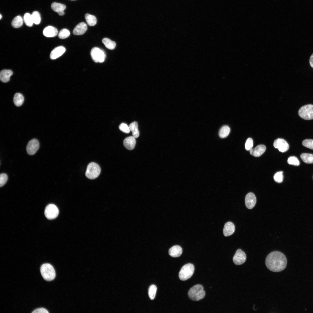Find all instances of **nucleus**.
<instances>
[{"instance_id": "obj_1", "label": "nucleus", "mask_w": 313, "mask_h": 313, "mask_svg": "<svg viewBox=\"0 0 313 313\" xmlns=\"http://www.w3.org/2000/svg\"><path fill=\"white\" fill-rule=\"evenodd\" d=\"M265 263L270 271L275 272H281L286 267L287 259L285 255L279 251L270 253L266 258Z\"/></svg>"}, {"instance_id": "obj_2", "label": "nucleus", "mask_w": 313, "mask_h": 313, "mask_svg": "<svg viewBox=\"0 0 313 313\" xmlns=\"http://www.w3.org/2000/svg\"><path fill=\"white\" fill-rule=\"evenodd\" d=\"M189 298L193 301H199L203 299L205 292L203 286L200 284L195 285L192 287L188 292Z\"/></svg>"}, {"instance_id": "obj_3", "label": "nucleus", "mask_w": 313, "mask_h": 313, "mask_svg": "<svg viewBox=\"0 0 313 313\" xmlns=\"http://www.w3.org/2000/svg\"><path fill=\"white\" fill-rule=\"evenodd\" d=\"M40 271L42 277L46 281H52L56 276L54 269L49 263H45L42 265L40 268Z\"/></svg>"}, {"instance_id": "obj_4", "label": "nucleus", "mask_w": 313, "mask_h": 313, "mask_svg": "<svg viewBox=\"0 0 313 313\" xmlns=\"http://www.w3.org/2000/svg\"><path fill=\"white\" fill-rule=\"evenodd\" d=\"M194 270V265L189 263L183 265L181 269L179 274V279L185 281L190 278L193 274Z\"/></svg>"}, {"instance_id": "obj_5", "label": "nucleus", "mask_w": 313, "mask_h": 313, "mask_svg": "<svg viewBox=\"0 0 313 313\" xmlns=\"http://www.w3.org/2000/svg\"><path fill=\"white\" fill-rule=\"evenodd\" d=\"M101 168L97 163L91 162L88 165L85 172V176L88 178L92 179L96 178L99 175Z\"/></svg>"}, {"instance_id": "obj_6", "label": "nucleus", "mask_w": 313, "mask_h": 313, "mask_svg": "<svg viewBox=\"0 0 313 313\" xmlns=\"http://www.w3.org/2000/svg\"><path fill=\"white\" fill-rule=\"evenodd\" d=\"M299 116L306 120L313 119V105L308 104L302 107L298 112Z\"/></svg>"}, {"instance_id": "obj_7", "label": "nucleus", "mask_w": 313, "mask_h": 313, "mask_svg": "<svg viewBox=\"0 0 313 313\" xmlns=\"http://www.w3.org/2000/svg\"><path fill=\"white\" fill-rule=\"evenodd\" d=\"M45 215L48 219H53L56 218L59 214V210L55 205L50 204L46 207L44 212Z\"/></svg>"}, {"instance_id": "obj_8", "label": "nucleus", "mask_w": 313, "mask_h": 313, "mask_svg": "<svg viewBox=\"0 0 313 313\" xmlns=\"http://www.w3.org/2000/svg\"><path fill=\"white\" fill-rule=\"evenodd\" d=\"M91 55L93 60L97 63L103 62L105 57L104 52L97 47H94L92 49Z\"/></svg>"}, {"instance_id": "obj_9", "label": "nucleus", "mask_w": 313, "mask_h": 313, "mask_svg": "<svg viewBox=\"0 0 313 313\" xmlns=\"http://www.w3.org/2000/svg\"><path fill=\"white\" fill-rule=\"evenodd\" d=\"M39 147V143L38 141L34 139L30 140L26 146V151L28 154L33 155L36 152Z\"/></svg>"}, {"instance_id": "obj_10", "label": "nucleus", "mask_w": 313, "mask_h": 313, "mask_svg": "<svg viewBox=\"0 0 313 313\" xmlns=\"http://www.w3.org/2000/svg\"><path fill=\"white\" fill-rule=\"evenodd\" d=\"M273 145L275 148L278 149L282 152H287L289 149V145L287 142L283 139L278 138L275 140Z\"/></svg>"}, {"instance_id": "obj_11", "label": "nucleus", "mask_w": 313, "mask_h": 313, "mask_svg": "<svg viewBox=\"0 0 313 313\" xmlns=\"http://www.w3.org/2000/svg\"><path fill=\"white\" fill-rule=\"evenodd\" d=\"M246 256L245 253L241 249L237 250L233 256V261L236 265H239L243 263L245 261Z\"/></svg>"}, {"instance_id": "obj_12", "label": "nucleus", "mask_w": 313, "mask_h": 313, "mask_svg": "<svg viewBox=\"0 0 313 313\" xmlns=\"http://www.w3.org/2000/svg\"><path fill=\"white\" fill-rule=\"evenodd\" d=\"M256 203V197L253 193L249 192L246 195L245 198V203L248 208H252L255 205Z\"/></svg>"}, {"instance_id": "obj_13", "label": "nucleus", "mask_w": 313, "mask_h": 313, "mask_svg": "<svg viewBox=\"0 0 313 313\" xmlns=\"http://www.w3.org/2000/svg\"><path fill=\"white\" fill-rule=\"evenodd\" d=\"M266 148L263 145H259L254 148H252L250 150V154L254 156L257 157L261 155L265 151Z\"/></svg>"}, {"instance_id": "obj_14", "label": "nucleus", "mask_w": 313, "mask_h": 313, "mask_svg": "<svg viewBox=\"0 0 313 313\" xmlns=\"http://www.w3.org/2000/svg\"><path fill=\"white\" fill-rule=\"evenodd\" d=\"M65 49L63 46H59L54 48L50 53V58L55 59L61 56L65 52Z\"/></svg>"}, {"instance_id": "obj_15", "label": "nucleus", "mask_w": 313, "mask_h": 313, "mask_svg": "<svg viewBox=\"0 0 313 313\" xmlns=\"http://www.w3.org/2000/svg\"><path fill=\"white\" fill-rule=\"evenodd\" d=\"M87 29L86 24L84 22H82L78 23L74 28L73 34L75 35H81L84 34Z\"/></svg>"}, {"instance_id": "obj_16", "label": "nucleus", "mask_w": 313, "mask_h": 313, "mask_svg": "<svg viewBox=\"0 0 313 313\" xmlns=\"http://www.w3.org/2000/svg\"><path fill=\"white\" fill-rule=\"evenodd\" d=\"M136 141L133 136H130L125 138L123 140V144L124 147L129 150H133L134 148Z\"/></svg>"}, {"instance_id": "obj_17", "label": "nucleus", "mask_w": 313, "mask_h": 313, "mask_svg": "<svg viewBox=\"0 0 313 313\" xmlns=\"http://www.w3.org/2000/svg\"><path fill=\"white\" fill-rule=\"evenodd\" d=\"M58 33L57 29L52 26H48L46 27L43 31V34L47 37H54L56 36Z\"/></svg>"}, {"instance_id": "obj_18", "label": "nucleus", "mask_w": 313, "mask_h": 313, "mask_svg": "<svg viewBox=\"0 0 313 313\" xmlns=\"http://www.w3.org/2000/svg\"><path fill=\"white\" fill-rule=\"evenodd\" d=\"M235 231V226L234 224L231 222L226 223L223 229V233L224 236H228L231 235Z\"/></svg>"}, {"instance_id": "obj_19", "label": "nucleus", "mask_w": 313, "mask_h": 313, "mask_svg": "<svg viewBox=\"0 0 313 313\" xmlns=\"http://www.w3.org/2000/svg\"><path fill=\"white\" fill-rule=\"evenodd\" d=\"M182 252L181 248L179 245H176L172 247L169 250V254L173 257H177L181 255Z\"/></svg>"}, {"instance_id": "obj_20", "label": "nucleus", "mask_w": 313, "mask_h": 313, "mask_svg": "<svg viewBox=\"0 0 313 313\" xmlns=\"http://www.w3.org/2000/svg\"><path fill=\"white\" fill-rule=\"evenodd\" d=\"M12 71L9 70H4L1 71L0 74V79L1 81L3 83L8 82L10 77L12 75Z\"/></svg>"}, {"instance_id": "obj_21", "label": "nucleus", "mask_w": 313, "mask_h": 313, "mask_svg": "<svg viewBox=\"0 0 313 313\" xmlns=\"http://www.w3.org/2000/svg\"><path fill=\"white\" fill-rule=\"evenodd\" d=\"M24 98L23 95L19 93H16L14 97L13 101L16 106H20L23 104Z\"/></svg>"}, {"instance_id": "obj_22", "label": "nucleus", "mask_w": 313, "mask_h": 313, "mask_svg": "<svg viewBox=\"0 0 313 313\" xmlns=\"http://www.w3.org/2000/svg\"><path fill=\"white\" fill-rule=\"evenodd\" d=\"M129 127L130 131L132 132L133 136L135 138L138 137L139 136V132L137 123L136 121L130 124Z\"/></svg>"}, {"instance_id": "obj_23", "label": "nucleus", "mask_w": 313, "mask_h": 313, "mask_svg": "<svg viewBox=\"0 0 313 313\" xmlns=\"http://www.w3.org/2000/svg\"><path fill=\"white\" fill-rule=\"evenodd\" d=\"M51 7L54 11L58 13L64 11L65 9L66 6L65 5L61 3L53 2L51 4Z\"/></svg>"}, {"instance_id": "obj_24", "label": "nucleus", "mask_w": 313, "mask_h": 313, "mask_svg": "<svg viewBox=\"0 0 313 313\" xmlns=\"http://www.w3.org/2000/svg\"><path fill=\"white\" fill-rule=\"evenodd\" d=\"M23 20L20 16H17L15 17L12 21L11 24L14 28H18L22 26Z\"/></svg>"}, {"instance_id": "obj_25", "label": "nucleus", "mask_w": 313, "mask_h": 313, "mask_svg": "<svg viewBox=\"0 0 313 313\" xmlns=\"http://www.w3.org/2000/svg\"><path fill=\"white\" fill-rule=\"evenodd\" d=\"M300 157L305 163L307 164L313 163V154H310L303 153L300 155Z\"/></svg>"}, {"instance_id": "obj_26", "label": "nucleus", "mask_w": 313, "mask_h": 313, "mask_svg": "<svg viewBox=\"0 0 313 313\" xmlns=\"http://www.w3.org/2000/svg\"><path fill=\"white\" fill-rule=\"evenodd\" d=\"M85 18L87 23L90 26H94L97 23V18L94 15L86 14L85 15Z\"/></svg>"}, {"instance_id": "obj_27", "label": "nucleus", "mask_w": 313, "mask_h": 313, "mask_svg": "<svg viewBox=\"0 0 313 313\" xmlns=\"http://www.w3.org/2000/svg\"><path fill=\"white\" fill-rule=\"evenodd\" d=\"M103 43L105 47L110 50H113L115 48L116 43L109 39L105 38L102 40Z\"/></svg>"}, {"instance_id": "obj_28", "label": "nucleus", "mask_w": 313, "mask_h": 313, "mask_svg": "<svg viewBox=\"0 0 313 313\" xmlns=\"http://www.w3.org/2000/svg\"><path fill=\"white\" fill-rule=\"evenodd\" d=\"M230 128L227 125H224L222 127L219 132V135L221 138H224L227 137L230 132Z\"/></svg>"}, {"instance_id": "obj_29", "label": "nucleus", "mask_w": 313, "mask_h": 313, "mask_svg": "<svg viewBox=\"0 0 313 313\" xmlns=\"http://www.w3.org/2000/svg\"><path fill=\"white\" fill-rule=\"evenodd\" d=\"M23 20L25 24L28 26L31 27L33 25V22L31 14L28 13L24 14Z\"/></svg>"}, {"instance_id": "obj_30", "label": "nucleus", "mask_w": 313, "mask_h": 313, "mask_svg": "<svg viewBox=\"0 0 313 313\" xmlns=\"http://www.w3.org/2000/svg\"><path fill=\"white\" fill-rule=\"evenodd\" d=\"M31 16L33 23L38 25L40 23L41 21V16L40 13L38 11H34L31 14Z\"/></svg>"}, {"instance_id": "obj_31", "label": "nucleus", "mask_w": 313, "mask_h": 313, "mask_svg": "<svg viewBox=\"0 0 313 313\" xmlns=\"http://www.w3.org/2000/svg\"><path fill=\"white\" fill-rule=\"evenodd\" d=\"M157 287L156 286L154 285H151L148 289V295L150 298L151 300H153L155 298Z\"/></svg>"}, {"instance_id": "obj_32", "label": "nucleus", "mask_w": 313, "mask_h": 313, "mask_svg": "<svg viewBox=\"0 0 313 313\" xmlns=\"http://www.w3.org/2000/svg\"><path fill=\"white\" fill-rule=\"evenodd\" d=\"M70 32L66 29L61 30L58 34V37L61 39H65L68 37L70 35Z\"/></svg>"}, {"instance_id": "obj_33", "label": "nucleus", "mask_w": 313, "mask_h": 313, "mask_svg": "<svg viewBox=\"0 0 313 313\" xmlns=\"http://www.w3.org/2000/svg\"><path fill=\"white\" fill-rule=\"evenodd\" d=\"M283 172L282 171L276 173L274 176V179L275 181L278 183H281L283 180Z\"/></svg>"}, {"instance_id": "obj_34", "label": "nucleus", "mask_w": 313, "mask_h": 313, "mask_svg": "<svg viewBox=\"0 0 313 313\" xmlns=\"http://www.w3.org/2000/svg\"><path fill=\"white\" fill-rule=\"evenodd\" d=\"M287 163L290 164L295 166H299L300 164L299 161L297 157L295 156H291L288 158L287 160Z\"/></svg>"}, {"instance_id": "obj_35", "label": "nucleus", "mask_w": 313, "mask_h": 313, "mask_svg": "<svg viewBox=\"0 0 313 313\" xmlns=\"http://www.w3.org/2000/svg\"><path fill=\"white\" fill-rule=\"evenodd\" d=\"M303 145L308 148L313 150V140L306 139L303 141Z\"/></svg>"}, {"instance_id": "obj_36", "label": "nucleus", "mask_w": 313, "mask_h": 313, "mask_svg": "<svg viewBox=\"0 0 313 313\" xmlns=\"http://www.w3.org/2000/svg\"><path fill=\"white\" fill-rule=\"evenodd\" d=\"M253 145V142L252 139L250 138H248L245 143V147L246 150L250 151L252 148Z\"/></svg>"}, {"instance_id": "obj_37", "label": "nucleus", "mask_w": 313, "mask_h": 313, "mask_svg": "<svg viewBox=\"0 0 313 313\" xmlns=\"http://www.w3.org/2000/svg\"><path fill=\"white\" fill-rule=\"evenodd\" d=\"M8 179L7 175L5 173H2L0 175V186H3L7 182Z\"/></svg>"}, {"instance_id": "obj_38", "label": "nucleus", "mask_w": 313, "mask_h": 313, "mask_svg": "<svg viewBox=\"0 0 313 313\" xmlns=\"http://www.w3.org/2000/svg\"><path fill=\"white\" fill-rule=\"evenodd\" d=\"M119 128L121 131L126 133H129L130 131L129 126L125 123H121L119 125Z\"/></svg>"}, {"instance_id": "obj_39", "label": "nucleus", "mask_w": 313, "mask_h": 313, "mask_svg": "<svg viewBox=\"0 0 313 313\" xmlns=\"http://www.w3.org/2000/svg\"><path fill=\"white\" fill-rule=\"evenodd\" d=\"M32 313H48L49 312L46 309L44 308H40L34 310Z\"/></svg>"}, {"instance_id": "obj_40", "label": "nucleus", "mask_w": 313, "mask_h": 313, "mask_svg": "<svg viewBox=\"0 0 313 313\" xmlns=\"http://www.w3.org/2000/svg\"><path fill=\"white\" fill-rule=\"evenodd\" d=\"M309 63L310 66L313 68V53L312 54L310 57Z\"/></svg>"}, {"instance_id": "obj_41", "label": "nucleus", "mask_w": 313, "mask_h": 313, "mask_svg": "<svg viewBox=\"0 0 313 313\" xmlns=\"http://www.w3.org/2000/svg\"><path fill=\"white\" fill-rule=\"evenodd\" d=\"M64 11L58 13L59 15L60 16H63L64 14Z\"/></svg>"}, {"instance_id": "obj_42", "label": "nucleus", "mask_w": 313, "mask_h": 313, "mask_svg": "<svg viewBox=\"0 0 313 313\" xmlns=\"http://www.w3.org/2000/svg\"><path fill=\"white\" fill-rule=\"evenodd\" d=\"M0 19H1V18H2V15H1V14H0Z\"/></svg>"}, {"instance_id": "obj_43", "label": "nucleus", "mask_w": 313, "mask_h": 313, "mask_svg": "<svg viewBox=\"0 0 313 313\" xmlns=\"http://www.w3.org/2000/svg\"></svg>"}, {"instance_id": "obj_44", "label": "nucleus", "mask_w": 313, "mask_h": 313, "mask_svg": "<svg viewBox=\"0 0 313 313\" xmlns=\"http://www.w3.org/2000/svg\"></svg>"}]
</instances>
